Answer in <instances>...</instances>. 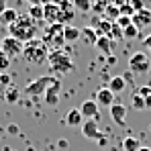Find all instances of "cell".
<instances>
[{
    "instance_id": "1",
    "label": "cell",
    "mask_w": 151,
    "mask_h": 151,
    "mask_svg": "<svg viewBox=\"0 0 151 151\" xmlns=\"http://www.w3.org/2000/svg\"><path fill=\"white\" fill-rule=\"evenodd\" d=\"M6 29H8L10 37H14V39H19L23 43H29L37 35V21H33L29 17V12H25V14H19V19L10 27H6Z\"/></svg>"
},
{
    "instance_id": "2",
    "label": "cell",
    "mask_w": 151,
    "mask_h": 151,
    "mask_svg": "<svg viewBox=\"0 0 151 151\" xmlns=\"http://www.w3.org/2000/svg\"><path fill=\"white\" fill-rule=\"evenodd\" d=\"M23 57L33 65H41L49 59V47L43 43V39H31L23 47Z\"/></svg>"
},
{
    "instance_id": "3",
    "label": "cell",
    "mask_w": 151,
    "mask_h": 151,
    "mask_svg": "<svg viewBox=\"0 0 151 151\" xmlns=\"http://www.w3.org/2000/svg\"><path fill=\"white\" fill-rule=\"evenodd\" d=\"M49 68L51 72H55V74H70V72H74V61H72V57H70V53L63 49H57V51H49Z\"/></svg>"
},
{
    "instance_id": "4",
    "label": "cell",
    "mask_w": 151,
    "mask_h": 151,
    "mask_svg": "<svg viewBox=\"0 0 151 151\" xmlns=\"http://www.w3.org/2000/svg\"><path fill=\"white\" fill-rule=\"evenodd\" d=\"M63 27H65V25H49L47 33L43 35V43H45L49 49L57 51V49H61V45L65 43V37H63Z\"/></svg>"
},
{
    "instance_id": "5",
    "label": "cell",
    "mask_w": 151,
    "mask_h": 151,
    "mask_svg": "<svg viewBox=\"0 0 151 151\" xmlns=\"http://www.w3.org/2000/svg\"><path fill=\"white\" fill-rule=\"evenodd\" d=\"M59 78H55V76H41V78H37V80H33V82H29L25 88V92L29 96H43L45 94V90L49 88L51 84H55Z\"/></svg>"
},
{
    "instance_id": "6",
    "label": "cell",
    "mask_w": 151,
    "mask_h": 151,
    "mask_svg": "<svg viewBox=\"0 0 151 151\" xmlns=\"http://www.w3.org/2000/svg\"><path fill=\"white\" fill-rule=\"evenodd\" d=\"M151 68L149 55L145 51H135L131 57H129V70L133 74H147Z\"/></svg>"
},
{
    "instance_id": "7",
    "label": "cell",
    "mask_w": 151,
    "mask_h": 151,
    "mask_svg": "<svg viewBox=\"0 0 151 151\" xmlns=\"http://www.w3.org/2000/svg\"><path fill=\"white\" fill-rule=\"evenodd\" d=\"M23 47H25V43L19 41V39H14V37H10V35L0 41V51H4L8 57H12V55H23Z\"/></svg>"
},
{
    "instance_id": "8",
    "label": "cell",
    "mask_w": 151,
    "mask_h": 151,
    "mask_svg": "<svg viewBox=\"0 0 151 151\" xmlns=\"http://www.w3.org/2000/svg\"><path fill=\"white\" fill-rule=\"evenodd\" d=\"M98 104L94 98H90V100H84L82 102V106H80V112H82V116L88 121V119H94V121H98L100 119V112H98Z\"/></svg>"
},
{
    "instance_id": "9",
    "label": "cell",
    "mask_w": 151,
    "mask_h": 151,
    "mask_svg": "<svg viewBox=\"0 0 151 151\" xmlns=\"http://www.w3.org/2000/svg\"><path fill=\"white\" fill-rule=\"evenodd\" d=\"M82 135L86 137V139H100V129H98V121H94V119H88V121H84L82 123Z\"/></svg>"
},
{
    "instance_id": "10",
    "label": "cell",
    "mask_w": 151,
    "mask_h": 151,
    "mask_svg": "<svg viewBox=\"0 0 151 151\" xmlns=\"http://www.w3.org/2000/svg\"><path fill=\"white\" fill-rule=\"evenodd\" d=\"M94 100H96V104L98 106H112L114 104V94L110 92V88L106 86V88H98L96 90V94H94Z\"/></svg>"
},
{
    "instance_id": "11",
    "label": "cell",
    "mask_w": 151,
    "mask_h": 151,
    "mask_svg": "<svg viewBox=\"0 0 151 151\" xmlns=\"http://www.w3.org/2000/svg\"><path fill=\"white\" fill-rule=\"evenodd\" d=\"M108 110H110V116H112V121H114L116 125L125 127V119H127V106L125 104H116V102H114Z\"/></svg>"
},
{
    "instance_id": "12",
    "label": "cell",
    "mask_w": 151,
    "mask_h": 151,
    "mask_svg": "<svg viewBox=\"0 0 151 151\" xmlns=\"http://www.w3.org/2000/svg\"><path fill=\"white\" fill-rule=\"evenodd\" d=\"M59 90H61V80H57L55 84H51L49 88L45 90V102L49 104V106H55L57 102H59Z\"/></svg>"
},
{
    "instance_id": "13",
    "label": "cell",
    "mask_w": 151,
    "mask_h": 151,
    "mask_svg": "<svg viewBox=\"0 0 151 151\" xmlns=\"http://www.w3.org/2000/svg\"><path fill=\"white\" fill-rule=\"evenodd\" d=\"M133 25L137 29H143V27H149L151 25V10L149 8H143L139 12L133 14Z\"/></svg>"
},
{
    "instance_id": "14",
    "label": "cell",
    "mask_w": 151,
    "mask_h": 151,
    "mask_svg": "<svg viewBox=\"0 0 151 151\" xmlns=\"http://www.w3.org/2000/svg\"><path fill=\"white\" fill-rule=\"evenodd\" d=\"M108 88H110V92H112V94H121V92H125L127 78H125V76H112V78H110V82H108Z\"/></svg>"
},
{
    "instance_id": "15",
    "label": "cell",
    "mask_w": 151,
    "mask_h": 151,
    "mask_svg": "<svg viewBox=\"0 0 151 151\" xmlns=\"http://www.w3.org/2000/svg\"><path fill=\"white\" fill-rule=\"evenodd\" d=\"M80 39H84L86 45H96V41H98V33H96L94 27L90 25V27H86V29H80Z\"/></svg>"
},
{
    "instance_id": "16",
    "label": "cell",
    "mask_w": 151,
    "mask_h": 151,
    "mask_svg": "<svg viewBox=\"0 0 151 151\" xmlns=\"http://www.w3.org/2000/svg\"><path fill=\"white\" fill-rule=\"evenodd\" d=\"M17 19H19V12H17L14 8H10V6H8V8H6V10L0 14V25L10 27L12 23H14V21H17Z\"/></svg>"
},
{
    "instance_id": "17",
    "label": "cell",
    "mask_w": 151,
    "mask_h": 151,
    "mask_svg": "<svg viewBox=\"0 0 151 151\" xmlns=\"http://www.w3.org/2000/svg\"><path fill=\"white\" fill-rule=\"evenodd\" d=\"M65 123H68L70 127H82V123H84V116H82L80 108H74V110H70V112H68Z\"/></svg>"
},
{
    "instance_id": "18",
    "label": "cell",
    "mask_w": 151,
    "mask_h": 151,
    "mask_svg": "<svg viewBox=\"0 0 151 151\" xmlns=\"http://www.w3.org/2000/svg\"><path fill=\"white\" fill-rule=\"evenodd\" d=\"M96 49L102 51V53H110V51H112V41H110V37L100 35L98 41H96ZM110 55H112V53H110Z\"/></svg>"
},
{
    "instance_id": "19",
    "label": "cell",
    "mask_w": 151,
    "mask_h": 151,
    "mask_svg": "<svg viewBox=\"0 0 151 151\" xmlns=\"http://www.w3.org/2000/svg\"><path fill=\"white\" fill-rule=\"evenodd\" d=\"M141 147L143 145H141V141L137 137H125L123 139V151H139Z\"/></svg>"
},
{
    "instance_id": "20",
    "label": "cell",
    "mask_w": 151,
    "mask_h": 151,
    "mask_svg": "<svg viewBox=\"0 0 151 151\" xmlns=\"http://www.w3.org/2000/svg\"><path fill=\"white\" fill-rule=\"evenodd\" d=\"M63 37H65L68 43H76V41L80 39V29H76V27H72V25H65L63 27Z\"/></svg>"
},
{
    "instance_id": "21",
    "label": "cell",
    "mask_w": 151,
    "mask_h": 151,
    "mask_svg": "<svg viewBox=\"0 0 151 151\" xmlns=\"http://www.w3.org/2000/svg\"><path fill=\"white\" fill-rule=\"evenodd\" d=\"M21 98V92H19V88H14V86H10L8 90H6V94H4V100L8 102V104H17Z\"/></svg>"
},
{
    "instance_id": "22",
    "label": "cell",
    "mask_w": 151,
    "mask_h": 151,
    "mask_svg": "<svg viewBox=\"0 0 151 151\" xmlns=\"http://www.w3.org/2000/svg\"><path fill=\"white\" fill-rule=\"evenodd\" d=\"M72 4H74V8L78 10V12H90L92 6H94L92 0H74Z\"/></svg>"
},
{
    "instance_id": "23",
    "label": "cell",
    "mask_w": 151,
    "mask_h": 151,
    "mask_svg": "<svg viewBox=\"0 0 151 151\" xmlns=\"http://www.w3.org/2000/svg\"><path fill=\"white\" fill-rule=\"evenodd\" d=\"M29 17L33 19V21H43V17H45V10H43V6L39 4V6H29Z\"/></svg>"
},
{
    "instance_id": "24",
    "label": "cell",
    "mask_w": 151,
    "mask_h": 151,
    "mask_svg": "<svg viewBox=\"0 0 151 151\" xmlns=\"http://www.w3.org/2000/svg\"><path fill=\"white\" fill-rule=\"evenodd\" d=\"M119 17H121L119 6H116V4H108V6H106V12H104V19H108V21H112V23H114Z\"/></svg>"
},
{
    "instance_id": "25",
    "label": "cell",
    "mask_w": 151,
    "mask_h": 151,
    "mask_svg": "<svg viewBox=\"0 0 151 151\" xmlns=\"http://www.w3.org/2000/svg\"><path fill=\"white\" fill-rule=\"evenodd\" d=\"M131 104H133L135 110H145V108H147V106H145V98H143L141 94H137V92L131 96Z\"/></svg>"
},
{
    "instance_id": "26",
    "label": "cell",
    "mask_w": 151,
    "mask_h": 151,
    "mask_svg": "<svg viewBox=\"0 0 151 151\" xmlns=\"http://www.w3.org/2000/svg\"><path fill=\"white\" fill-rule=\"evenodd\" d=\"M112 41H121V39H125V35H123V29L114 23V27H112V31H110V35H108Z\"/></svg>"
},
{
    "instance_id": "27",
    "label": "cell",
    "mask_w": 151,
    "mask_h": 151,
    "mask_svg": "<svg viewBox=\"0 0 151 151\" xmlns=\"http://www.w3.org/2000/svg\"><path fill=\"white\" fill-rule=\"evenodd\" d=\"M123 35H125V39H137V37H139V29L135 25H131L123 31Z\"/></svg>"
},
{
    "instance_id": "28",
    "label": "cell",
    "mask_w": 151,
    "mask_h": 151,
    "mask_svg": "<svg viewBox=\"0 0 151 151\" xmlns=\"http://www.w3.org/2000/svg\"><path fill=\"white\" fill-rule=\"evenodd\" d=\"M114 23H116V25H119L121 29H123V31H125L127 27L133 25V17H123V14H121V17H119V19L114 21Z\"/></svg>"
},
{
    "instance_id": "29",
    "label": "cell",
    "mask_w": 151,
    "mask_h": 151,
    "mask_svg": "<svg viewBox=\"0 0 151 151\" xmlns=\"http://www.w3.org/2000/svg\"><path fill=\"white\" fill-rule=\"evenodd\" d=\"M8 68H10V57L4 51H0V72H6Z\"/></svg>"
},
{
    "instance_id": "30",
    "label": "cell",
    "mask_w": 151,
    "mask_h": 151,
    "mask_svg": "<svg viewBox=\"0 0 151 151\" xmlns=\"http://www.w3.org/2000/svg\"><path fill=\"white\" fill-rule=\"evenodd\" d=\"M119 10H121V14H123V17H133V14H135V10H133V6H131L129 2H125L123 6H119Z\"/></svg>"
},
{
    "instance_id": "31",
    "label": "cell",
    "mask_w": 151,
    "mask_h": 151,
    "mask_svg": "<svg viewBox=\"0 0 151 151\" xmlns=\"http://www.w3.org/2000/svg\"><path fill=\"white\" fill-rule=\"evenodd\" d=\"M129 4L133 6V10H135V12H139V10H143V8H145V2H143V0H129Z\"/></svg>"
},
{
    "instance_id": "32",
    "label": "cell",
    "mask_w": 151,
    "mask_h": 151,
    "mask_svg": "<svg viewBox=\"0 0 151 151\" xmlns=\"http://www.w3.org/2000/svg\"><path fill=\"white\" fill-rule=\"evenodd\" d=\"M106 6H108V4H106V0H98V2H94V6H92V8H94L96 12H106Z\"/></svg>"
},
{
    "instance_id": "33",
    "label": "cell",
    "mask_w": 151,
    "mask_h": 151,
    "mask_svg": "<svg viewBox=\"0 0 151 151\" xmlns=\"http://www.w3.org/2000/svg\"><path fill=\"white\" fill-rule=\"evenodd\" d=\"M137 94H141L143 98H147V96L151 94V86H141V88L137 90Z\"/></svg>"
},
{
    "instance_id": "34",
    "label": "cell",
    "mask_w": 151,
    "mask_h": 151,
    "mask_svg": "<svg viewBox=\"0 0 151 151\" xmlns=\"http://www.w3.org/2000/svg\"><path fill=\"white\" fill-rule=\"evenodd\" d=\"M143 47H145V49H149V51H151V33H149V35H147V37H145V39H143Z\"/></svg>"
},
{
    "instance_id": "35",
    "label": "cell",
    "mask_w": 151,
    "mask_h": 151,
    "mask_svg": "<svg viewBox=\"0 0 151 151\" xmlns=\"http://www.w3.org/2000/svg\"><path fill=\"white\" fill-rule=\"evenodd\" d=\"M6 131H8L10 135H17V133H19V127H17V125H8V129H6Z\"/></svg>"
},
{
    "instance_id": "36",
    "label": "cell",
    "mask_w": 151,
    "mask_h": 151,
    "mask_svg": "<svg viewBox=\"0 0 151 151\" xmlns=\"http://www.w3.org/2000/svg\"><path fill=\"white\" fill-rule=\"evenodd\" d=\"M8 80H10V78L6 74H0V84H8Z\"/></svg>"
},
{
    "instance_id": "37",
    "label": "cell",
    "mask_w": 151,
    "mask_h": 151,
    "mask_svg": "<svg viewBox=\"0 0 151 151\" xmlns=\"http://www.w3.org/2000/svg\"><path fill=\"white\" fill-rule=\"evenodd\" d=\"M6 8H8V6H6V0H0V14H2Z\"/></svg>"
},
{
    "instance_id": "38",
    "label": "cell",
    "mask_w": 151,
    "mask_h": 151,
    "mask_svg": "<svg viewBox=\"0 0 151 151\" xmlns=\"http://www.w3.org/2000/svg\"><path fill=\"white\" fill-rule=\"evenodd\" d=\"M27 2H29L31 6H39V4H41V0H27Z\"/></svg>"
},
{
    "instance_id": "39",
    "label": "cell",
    "mask_w": 151,
    "mask_h": 151,
    "mask_svg": "<svg viewBox=\"0 0 151 151\" xmlns=\"http://www.w3.org/2000/svg\"><path fill=\"white\" fill-rule=\"evenodd\" d=\"M145 106H147V108H151V94L145 98Z\"/></svg>"
},
{
    "instance_id": "40",
    "label": "cell",
    "mask_w": 151,
    "mask_h": 151,
    "mask_svg": "<svg viewBox=\"0 0 151 151\" xmlns=\"http://www.w3.org/2000/svg\"><path fill=\"white\" fill-rule=\"evenodd\" d=\"M139 151H151V149H149V147H141Z\"/></svg>"
},
{
    "instance_id": "41",
    "label": "cell",
    "mask_w": 151,
    "mask_h": 151,
    "mask_svg": "<svg viewBox=\"0 0 151 151\" xmlns=\"http://www.w3.org/2000/svg\"><path fill=\"white\" fill-rule=\"evenodd\" d=\"M94 2H98V0H94Z\"/></svg>"
},
{
    "instance_id": "42",
    "label": "cell",
    "mask_w": 151,
    "mask_h": 151,
    "mask_svg": "<svg viewBox=\"0 0 151 151\" xmlns=\"http://www.w3.org/2000/svg\"><path fill=\"white\" fill-rule=\"evenodd\" d=\"M125 2H129V0H125Z\"/></svg>"
},
{
    "instance_id": "43",
    "label": "cell",
    "mask_w": 151,
    "mask_h": 151,
    "mask_svg": "<svg viewBox=\"0 0 151 151\" xmlns=\"http://www.w3.org/2000/svg\"><path fill=\"white\" fill-rule=\"evenodd\" d=\"M0 41H2V39H0Z\"/></svg>"
}]
</instances>
